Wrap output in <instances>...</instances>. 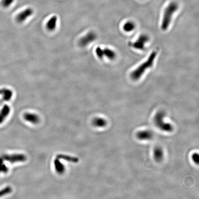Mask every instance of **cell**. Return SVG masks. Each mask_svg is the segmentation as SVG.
Listing matches in <instances>:
<instances>
[{"label":"cell","mask_w":199,"mask_h":199,"mask_svg":"<svg viewBox=\"0 0 199 199\" xmlns=\"http://www.w3.org/2000/svg\"><path fill=\"white\" fill-rule=\"evenodd\" d=\"M157 55V52L154 51L150 54L148 60L139 65L137 68L134 70L131 74V77L134 80H137L140 79L146 70L151 68L153 65L154 62Z\"/></svg>","instance_id":"1"},{"label":"cell","mask_w":199,"mask_h":199,"mask_svg":"<svg viewBox=\"0 0 199 199\" xmlns=\"http://www.w3.org/2000/svg\"><path fill=\"white\" fill-rule=\"evenodd\" d=\"M166 114L163 111H158L154 118V122L155 126L160 130L165 132H171L173 130V127L171 124L165 121Z\"/></svg>","instance_id":"2"},{"label":"cell","mask_w":199,"mask_h":199,"mask_svg":"<svg viewBox=\"0 0 199 199\" xmlns=\"http://www.w3.org/2000/svg\"><path fill=\"white\" fill-rule=\"evenodd\" d=\"M178 8V4L175 2H172L168 5L165 9L162 21L161 28L162 30L166 31L169 27L172 19V16Z\"/></svg>","instance_id":"3"},{"label":"cell","mask_w":199,"mask_h":199,"mask_svg":"<svg viewBox=\"0 0 199 199\" xmlns=\"http://www.w3.org/2000/svg\"><path fill=\"white\" fill-rule=\"evenodd\" d=\"M97 38V35L94 31H89L79 39L78 43L82 47H86L94 42Z\"/></svg>","instance_id":"4"},{"label":"cell","mask_w":199,"mask_h":199,"mask_svg":"<svg viewBox=\"0 0 199 199\" xmlns=\"http://www.w3.org/2000/svg\"><path fill=\"white\" fill-rule=\"evenodd\" d=\"M1 157L4 161L9 162L12 164L24 162L27 159L26 155L23 154H4Z\"/></svg>","instance_id":"5"},{"label":"cell","mask_w":199,"mask_h":199,"mask_svg":"<svg viewBox=\"0 0 199 199\" xmlns=\"http://www.w3.org/2000/svg\"><path fill=\"white\" fill-rule=\"evenodd\" d=\"M34 10L31 8H28L19 13L16 17V20L18 23H22L27 21L33 15Z\"/></svg>","instance_id":"6"},{"label":"cell","mask_w":199,"mask_h":199,"mask_svg":"<svg viewBox=\"0 0 199 199\" xmlns=\"http://www.w3.org/2000/svg\"><path fill=\"white\" fill-rule=\"evenodd\" d=\"M149 38L146 35H141L136 40V42L132 43L131 46L136 49L144 50L145 48L146 43L149 41Z\"/></svg>","instance_id":"7"},{"label":"cell","mask_w":199,"mask_h":199,"mask_svg":"<svg viewBox=\"0 0 199 199\" xmlns=\"http://www.w3.org/2000/svg\"><path fill=\"white\" fill-rule=\"evenodd\" d=\"M153 136V132L150 130L139 131L136 134V137L141 141L150 140Z\"/></svg>","instance_id":"8"},{"label":"cell","mask_w":199,"mask_h":199,"mask_svg":"<svg viewBox=\"0 0 199 199\" xmlns=\"http://www.w3.org/2000/svg\"><path fill=\"white\" fill-rule=\"evenodd\" d=\"M58 18L57 16L54 15L50 18L46 24V27L49 31L55 30L58 26Z\"/></svg>","instance_id":"9"},{"label":"cell","mask_w":199,"mask_h":199,"mask_svg":"<svg viewBox=\"0 0 199 199\" xmlns=\"http://www.w3.org/2000/svg\"><path fill=\"white\" fill-rule=\"evenodd\" d=\"M153 157L154 160L157 162H161L164 157L163 149L160 147H156L153 150Z\"/></svg>","instance_id":"10"},{"label":"cell","mask_w":199,"mask_h":199,"mask_svg":"<svg viewBox=\"0 0 199 199\" xmlns=\"http://www.w3.org/2000/svg\"><path fill=\"white\" fill-rule=\"evenodd\" d=\"M24 119L26 121L33 124H36L40 122V118L38 116L32 113L27 112L24 114Z\"/></svg>","instance_id":"11"},{"label":"cell","mask_w":199,"mask_h":199,"mask_svg":"<svg viewBox=\"0 0 199 199\" xmlns=\"http://www.w3.org/2000/svg\"><path fill=\"white\" fill-rule=\"evenodd\" d=\"M10 112V107L8 105L3 106L0 111V124H1L5 120Z\"/></svg>","instance_id":"12"},{"label":"cell","mask_w":199,"mask_h":199,"mask_svg":"<svg viewBox=\"0 0 199 199\" xmlns=\"http://www.w3.org/2000/svg\"><path fill=\"white\" fill-rule=\"evenodd\" d=\"M0 95L2 96V99L5 101H9L12 99L13 92L11 90L7 88L0 89Z\"/></svg>","instance_id":"13"},{"label":"cell","mask_w":199,"mask_h":199,"mask_svg":"<svg viewBox=\"0 0 199 199\" xmlns=\"http://www.w3.org/2000/svg\"><path fill=\"white\" fill-rule=\"evenodd\" d=\"M54 166L56 172L59 174H62L65 171V168L63 164L60 162L59 158H56L54 161Z\"/></svg>","instance_id":"14"},{"label":"cell","mask_w":199,"mask_h":199,"mask_svg":"<svg viewBox=\"0 0 199 199\" xmlns=\"http://www.w3.org/2000/svg\"><path fill=\"white\" fill-rule=\"evenodd\" d=\"M92 124L94 127L98 128H103L106 127L107 122L106 119L102 118H96L94 119Z\"/></svg>","instance_id":"15"},{"label":"cell","mask_w":199,"mask_h":199,"mask_svg":"<svg viewBox=\"0 0 199 199\" xmlns=\"http://www.w3.org/2000/svg\"><path fill=\"white\" fill-rule=\"evenodd\" d=\"M102 53L103 57H107L110 60H113L116 56L115 52L109 48H105L102 49Z\"/></svg>","instance_id":"16"},{"label":"cell","mask_w":199,"mask_h":199,"mask_svg":"<svg viewBox=\"0 0 199 199\" xmlns=\"http://www.w3.org/2000/svg\"><path fill=\"white\" fill-rule=\"evenodd\" d=\"M57 158L59 160H64L68 161L71 162L72 163H77L79 161V159L75 157L71 156L69 155H65V154H58L57 155Z\"/></svg>","instance_id":"17"},{"label":"cell","mask_w":199,"mask_h":199,"mask_svg":"<svg viewBox=\"0 0 199 199\" xmlns=\"http://www.w3.org/2000/svg\"><path fill=\"white\" fill-rule=\"evenodd\" d=\"M135 28V25L134 23L131 21L127 22L124 25L123 29L124 31L127 32H130L132 31Z\"/></svg>","instance_id":"18"},{"label":"cell","mask_w":199,"mask_h":199,"mask_svg":"<svg viewBox=\"0 0 199 199\" xmlns=\"http://www.w3.org/2000/svg\"><path fill=\"white\" fill-rule=\"evenodd\" d=\"M4 161L2 157H0V173H6L9 171V168L5 164Z\"/></svg>","instance_id":"19"},{"label":"cell","mask_w":199,"mask_h":199,"mask_svg":"<svg viewBox=\"0 0 199 199\" xmlns=\"http://www.w3.org/2000/svg\"><path fill=\"white\" fill-rule=\"evenodd\" d=\"M12 192V188L11 187L7 186L0 190V197L5 196L9 194Z\"/></svg>","instance_id":"20"},{"label":"cell","mask_w":199,"mask_h":199,"mask_svg":"<svg viewBox=\"0 0 199 199\" xmlns=\"http://www.w3.org/2000/svg\"><path fill=\"white\" fill-rule=\"evenodd\" d=\"M14 1V0H2L1 5L4 8H7L10 6Z\"/></svg>","instance_id":"21"},{"label":"cell","mask_w":199,"mask_h":199,"mask_svg":"<svg viewBox=\"0 0 199 199\" xmlns=\"http://www.w3.org/2000/svg\"><path fill=\"white\" fill-rule=\"evenodd\" d=\"M95 54L97 55V57L99 59H102L103 58V56L102 48L101 47H97L95 49Z\"/></svg>","instance_id":"22"},{"label":"cell","mask_w":199,"mask_h":199,"mask_svg":"<svg viewBox=\"0 0 199 199\" xmlns=\"http://www.w3.org/2000/svg\"><path fill=\"white\" fill-rule=\"evenodd\" d=\"M192 158L195 164H198L199 162V155L198 153H195L193 154L192 156Z\"/></svg>","instance_id":"23"}]
</instances>
